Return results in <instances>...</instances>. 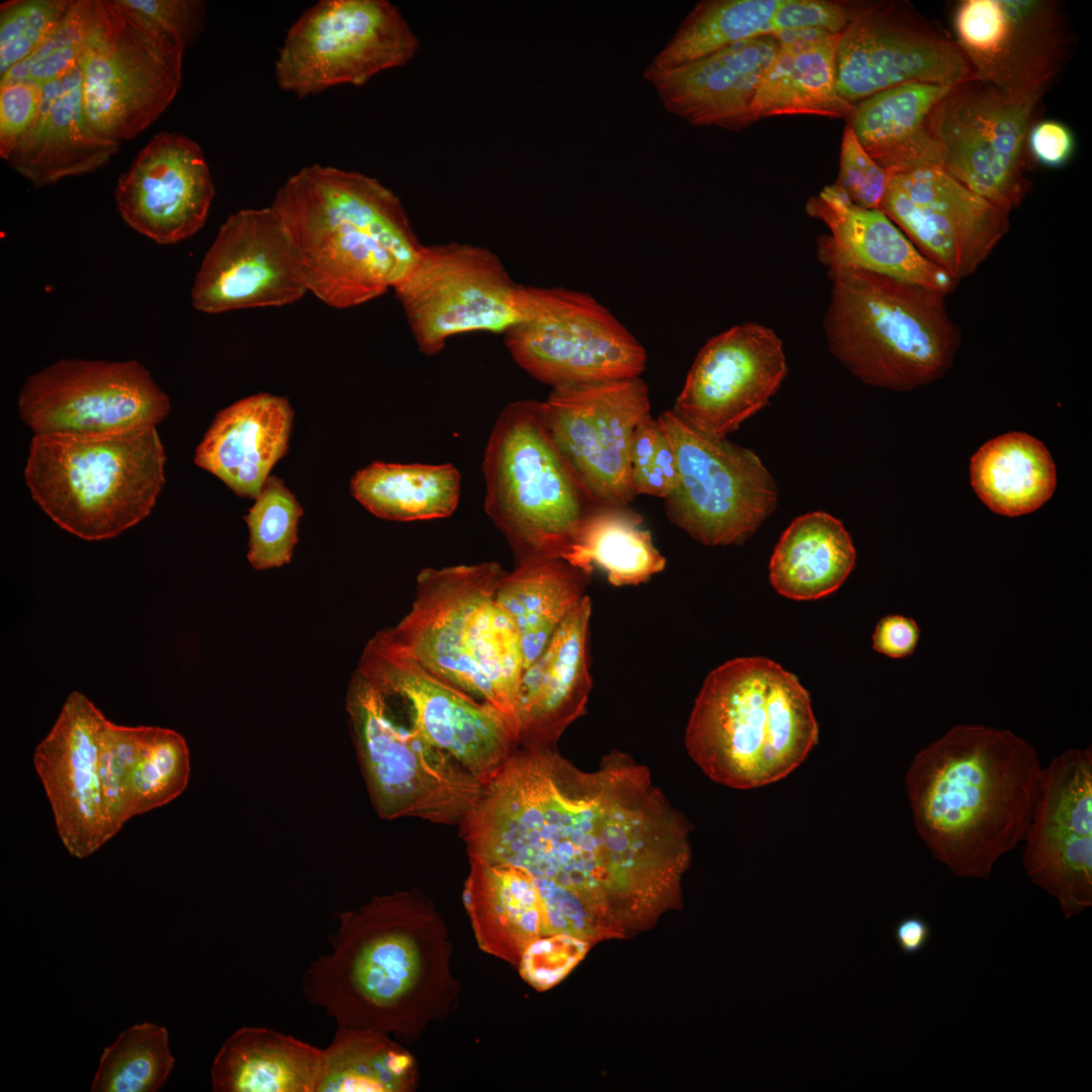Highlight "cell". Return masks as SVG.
<instances>
[{
	"instance_id": "obj_1",
	"label": "cell",
	"mask_w": 1092,
	"mask_h": 1092,
	"mask_svg": "<svg viewBox=\"0 0 1092 1092\" xmlns=\"http://www.w3.org/2000/svg\"><path fill=\"white\" fill-rule=\"evenodd\" d=\"M459 827L469 859L524 869L549 924L594 940L676 906L692 858L687 819L619 752L586 771L554 747H518Z\"/></svg>"
},
{
	"instance_id": "obj_2",
	"label": "cell",
	"mask_w": 1092,
	"mask_h": 1092,
	"mask_svg": "<svg viewBox=\"0 0 1092 1092\" xmlns=\"http://www.w3.org/2000/svg\"><path fill=\"white\" fill-rule=\"evenodd\" d=\"M338 920L331 951L302 980L307 1001L338 1027L413 1037L456 1008L448 930L419 890L375 896Z\"/></svg>"
},
{
	"instance_id": "obj_3",
	"label": "cell",
	"mask_w": 1092,
	"mask_h": 1092,
	"mask_svg": "<svg viewBox=\"0 0 1092 1092\" xmlns=\"http://www.w3.org/2000/svg\"><path fill=\"white\" fill-rule=\"evenodd\" d=\"M1042 766L1035 748L1005 729L957 725L911 761L905 789L915 828L958 878L989 879L1023 841Z\"/></svg>"
},
{
	"instance_id": "obj_4",
	"label": "cell",
	"mask_w": 1092,
	"mask_h": 1092,
	"mask_svg": "<svg viewBox=\"0 0 1092 1092\" xmlns=\"http://www.w3.org/2000/svg\"><path fill=\"white\" fill-rule=\"evenodd\" d=\"M271 207L307 292L335 308L393 289L423 247L399 198L361 173L306 166L280 187Z\"/></svg>"
},
{
	"instance_id": "obj_5",
	"label": "cell",
	"mask_w": 1092,
	"mask_h": 1092,
	"mask_svg": "<svg viewBox=\"0 0 1092 1092\" xmlns=\"http://www.w3.org/2000/svg\"><path fill=\"white\" fill-rule=\"evenodd\" d=\"M818 737L810 695L798 677L768 658L749 656L707 675L685 739L708 778L747 790L789 776Z\"/></svg>"
},
{
	"instance_id": "obj_6",
	"label": "cell",
	"mask_w": 1092,
	"mask_h": 1092,
	"mask_svg": "<svg viewBox=\"0 0 1092 1092\" xmlns=\"http://www.w3.org/2000/svg\"><path fill=\"white\" fill-rule=\"evenodd\" d=\"M505 573L492 561L424 568L411 610L386 630L425 669L494 708L518 745L525 666L517 629L495 600Z\"/></svg>"
},
{
	"instance_id": "obj_7",
	"label": "cell",
	"mask_w": 1092,
	"mask_h": 1092,
	"mask_svg": "<svg viewBox=\"0 0 1092 1092\" xmlns=\"http://www.w3.org/2000/svg\"><path fill=\"white\" fill-rule=\"evenodd\" d=\"M819 256L832 281L824 320L828 346L853 375L899 391L944 375L961 341L946 294Z\"/></svg>"
},
{
	"instance_id": "obj_8",
	"label": "cell",
	"mask_w": 1092,
	"mask_h": 1092,
	"mask_svg": "<svg viewBox=\"0 0 1092 1092\" xmlns=\"http://www.w3.org/2000/svg\"><path fill=\"white\" fill-rule=\"evenodd\" d=\"M156 427L95 436L34 435L24 477L32 498L61 528L87 541L112 538L144 520L164 485Z\"/></svg>"
},
{
	"instance_id": "obj_9",
	"label": "cell",
	"mask_w": 1092,
	"mask_h": 1092,
	"mask_svg": "<svg viewBox=\"0 0 1092 1092\" xmlns=\"http://www.w3.org/2000/svg\"><path fill=\"white\" fill-rule=\"evenodd\" d=\"M482 469L484 510L516 560L561 558L596 508L552 440L543 401L518 400L503 410Z\"/></svg>"
},
{
	"instance_id": "obj_10",
	"label": "cell",
	"mask_w": 1092,
	"mask_h": 1092,
	"mask_svg": "<svg viewBox=\"0 0 1092 1092\" xmlns=\"http://www.w3.org/2000/svg\"><path fill=\"white\" fill-rule=\"evenodd\" d=\"M346 709L377 814L386 820L413 817L459 825L477 803L484 783L430 744L358 670L348 688Z\"/></svg>"
},
{
	"instance_id": "obj_11",
	"label": "cell",
	"mask_w": 1092,
	"mask_h": 1092,
	"mask_svg": "<svg viewBox=\"0 0 1092 1092\" xmlns=\"http://www.w3.org/2000/svg\"><path fill=\"white\" fill-rule=\"evenodd\" d=\"M80 59L82 103L91 127L120 143L135 138L173 102L185 43L118 0H97Z\"/></svg>"
},
{
	"instance_id": "obj_12",
	"label": "cell",
	"mask_w": 1092,
	"mask_h": 1092,
	"mask_svg": "<svg viewBox=\"0 0 1092 1092\" xmlns=\"http://www.w3.org/2000/svg\"><path fill=\"white\" fill-rule=\"evenodd\" d=\"M515 362L553 388L640 377L646 352L592 296L523 286L522 320L505 333Z\"/></svg>"
},
{
	"instance_id": "obj_13",
	"label": "cell",
	"mask_w": 1092,
	"mask_h": 1092,
	"mask_svg": "<svg viewBox=\"0 0 1092 1092\" xmlns=\"http://www.w3.org/2000/svg\"><path fill=\"white\" fill-rule=\"evenodd\" d=\"M676 456L678 480L664 498L669 520L707 546L740 544L777 507L776 482L759 457L705 435L672 408L657 418Z\"/></svg>"
},
{
	"instance_id": "obj_14",
	"label": "cell",
	"mask_w": 1092,
	"mask_h": 1092,
	"mask_svg": "<svg viewBox=\"0 0 1092 1092\" xmlns=\"http://www.w3.org/2000/svg\"><path fill=\"white\" fill-rule=\"evenodd\" d=\"M418 48L410 24L386 0H322L287 31L276 79L299 98L342 84L359 86L405 65Z\"/></svg>"
},
{
	"instance_id": "obj_15",
	"label": "cell",
	"mask_w": 1092,
	"mask_h": 1092,
	"mask_svg": "<svg viewBox=\"0 0 1092 1092\" xmlns=\"http://www.w3.org/2000/svg\"><path fill=\"white\" fill-rule=\"evenodd\" d=\"M393 290L419 350L428 356L459 334H505L523 315L522 286L493 252L469 244L423 245Z\"/></svg>"
},
{
	"instance_id": "obj_16",
	"label": "cell",
	"mask_w": 1092,
	"mask_h": 1092,
	"mask_svg": "<svg viewBox=\"0 0 1092 1092\" xmlns=\"http://www.w3.org/2000/svg\"><path fill=\"white\" fill-rule=\"evenodd\" d=\"M430 744L484 784L518 748L491 706L434 675L406 654L387 630L367 643L356 668Z\"/></svg>"
},
{
	"instance_id": "obj_17",
	"label": "cell",
	"mask_w": 1092,
	"mask_h": 1092,
	"mask_svg": "<svg viewBox=\"0 0 1092 1092\" xmlns=\"http://www.w3.org/2000/svg\"><path fill=\"white\" fill-rule=\"evenodd\" d=\"M18 408L34 435L95 436L156 427L170 401L138 361L61 359L27 378Z\"/></svg>"
},
{
	"instance_id": "obj_18",
	"label": "cell",
	"mask_w": 1092,
	"mask_h": 1092,
	"mask_svg": "<svg viewBox=\"0 0 1092 1092\" xmlns=\"http://www.w3.org/2000/svg\"><path fill=\"white\" fill-rule=\"evenodd\" d=\"M544 402L552 440L589 502L627 507L632 484L631 446L636 428L650 413L640 378L564 385Z\"/></svg>"
},
{
	"instance_id": "obj_19",
	"label": "cell",
	"mask_w": 1092,
	"mask_h": 1092,
	"mask_svg": "<svg viewBox=\"0 0 1092 1092\" xmlns=\"http://www.w3.org/2000/svg\"><path fill=\"white\" fill-rule=\"evenodd\" d=\"M1039 100L1007 95L976 77L952 86L939 118L942 168L1009 213L1029 188L1026 140Z\"/></svg>"
},
{
	"instance_id": "obj_20",
	"label": "cell",
	"mask_w": 1092,
	"mask_h": 1092,
	"mask_svg": "<svg viewBox=\"0 0 1092 1092\" xmlns=\"http://www.w3.org/2000/svg\"><path fill=\"white\" fill-rule=\"evenodd\" d=\"M973 77L956 40L902 4H858L839 36L837 91L853 105L904 84L951 87Z\"/></svg>"
},
{
	"instance_id": "obj_21",
	"label": "cell",
	"mask_w": 1092,
	"mask_h": 1092,
	"mask_svg": "<svg viewBox=\"0 0 1092 1092\" xmlns=\"http://www.w3.org/2000/svg\"><path fill=\"white\" fill-rule=\"evenodd\" d=\"M953 29L974 77L1018 98H1041L1071 43L1062 5L1048 0H964Z\"/></svg>"
},
{
	"instance_id": "obj_22",
	"label": "cell",
	"mask_w": 1092,
	"mask_h": 1092,
	"mask_svg": "<svg viewBox=\"0 0 1092 1092\" xmlns=\"http://www.w3.org/2000/svg\"><path fill=\"white\" fill-rule=\"evenodd\" d=\"M1030 881L1058 900L1066 919L1092 905V749H1068L1041 768L1023 838Z\"/></svg>"
},
{
	"instance_id": "obj_23",
	"label": "cell",
	"mask_w": 1092,
	"mask_h": 1092,
	"mask_svg": "<svg viewBox=\"0 0 1092 1092\" xmlns=\"http://www.w3.org/2000/svg\"><path fill=\"white\" fill-rule=\"evenodd\" d=\"M881 210L957 282L974 273L1009 229V213L942 167L891 175Z\"/></svg>"
},
{
	"instance_id": "obj_24",
	"label": "cell",
	"mask_w": 1092,
	"mask_h": 1092,
	"mask_svg": "<svg viewBox=\"0 0 1092 1092\" xmlns=\"http://www.w3.org/2000/svg\"><path fill=\"white\" fill-rule=\"evenodd\" d=\"M107 721L87 697L73 692L34 753L60 837L79 858L121 828L105 785L101 742Z\"/></svg>"
},
{
	"instance_id": "obj_25",
	"label": "cell",
	"mask_w": 1092,
	"mask_h": 1092,
	"mask_svg": "<svg viewBox=\"0 0 1092 1092\" xmlns=\"http://www.w3.org/2000/svg\"><path fill=\"white\" fill-rule=\"evenodd\" d=\"M787 372L783 343L772 330L735 326L700 350L672 410L697 431L726 438L768 402Z\"/></svg>"
},
{
	"instance_id": "obj_26",
	"label": "cell",
	"mask_w": 1092,
	"mask_h": 1092,
	"mask_svg": "<svg viewBox=\"0 0 1092 1092\" xmlns=\"http://www.w3.org/2000/svg\"><path fill=\"white\" fill-rule=\"evenodd\" d=\"M307 290L271 206L241 209L220 225L191 288L202 312L282 306Z\"/></svg>"
},
{
	"instance_id": "obj_27",
	"label": "cell",
	"mask_w": 1092,
	"mask_h": 1092,
	"mask_svg": "<svg viewBox=\"0 0 1092 1092\" xmlns=\"http://www.w3.org/2000/svg\"><path fill=\"white\" fill-rule=\"evenodd\" d=\"M214 193L201 148L186 135L160 132L119 178L115 201L131 229L171 245L204 225Z\"/></svg>"
},
{
	"instance_id": "obj_28",
	"label": "cell",
	"mask_w": 1092,
	"mask_h": 1092,
	"mask_svg": "<svg viewBox=\"0 0 1092 1092\" xmlns=\"http://www.w3.org/2000/svg\"><path fill=\"white\" fill-rule=\"evenodd\" d=\"M766 34L667 69L646 67L644 78L663 106L693 125L739 128L752 123L758 86L778 51Z\"/></svg>"
},
{
	"instance_id": "obj_29",
	"label": "cell",
	"mask_w": 1092,
	"mask_h": 1092,
	"mask_svg": "<svg viewBox=\"0 0 1092 1092\" xmlns=\"http://www.w3.org/2000/svg\"><path fill=\"white\" fill-rule=\"evenodd\" d=\"M587 596L524 669L518 690V747H554L585 710L592 690Z\"/></svg>"
},
{
	"instance_id": "obj_30",
	"label": "cell",
	"mask_w": 1092,
	"mask_h": 1092,
	"mask_svg": "<svg viewBox=\"0 0 1092 1092\" xmlns=\"http://www.w3.org/2000/svg\"><path fill=\"white\" fill-rule=\"evenodd\" d=\"M806 210L830 231L819 241V254L946 295L956 288L958 282L924 257L881 209L854 205L835 183L810 198Z\"/></svg>"
},
{
	"instance_id": "obj_31",
	"label": "cell",
	"mask_w": 1092,
	"mask_h": 1092,
	"mask_svg": "<svg viewBox=\"0 0 1092 1092\" xmlns=\"http://www.w3.org/2000/svg\"><path fill=\"white\" fill-rule=\"evenodd\" d=\"M118 148L119 143L97 133L86 118L78 66L43 85L36 121L6 161L37 189L97 171Z\"/></svg>"
},
{
	"instance_id": "obj_32",
	"label": "cell",
	"mask_w": 1092,
	"mask_h": 1092,
	"mask_svg": "<svg viewBox=\"0 0 1092 1092\" xmlns=\"http://www.w3.org/2000/svg\"><path fill=\"white\" fill-rule=\"evenodd\" d=\"M292 420L285 397L258 393L238 400L215 416L194 462L238 495L256 497L288 450Z\"/></svg>"
},
{
	"instance_id": "obj_33",
	"label": "cell",
	"mask_w": 1092,
	"mask_h": 1092,
	"mask_svg": "<svg viewBox=\"0 0 1092 1092\" xmlns=\"http://www.w3.org/2000/svg\"><path fill=\"white\" fill-rule=\"evenodd\" d=\"M101 746L107 795L120 827L168 804L187 787L189 750L174 730L107 721Z\"/></svg>"
},
{
	"instance_id": "obj_34",
	"label": "cell",
	"mask_w": 1092,
	"mask_h": 1092,
	"mask_svg": "<svg viewBox=\"0 0 1092 1092\" xmlns=\"http://www.w3.org/2000/svg\"><path fill=\"white\" fill-rule=\"evenodd\" d=\"M951 87L909 83L881 91L854 104L848 124L868 155L890 176L942 167L939 118Z\"/></svg>"
},
{
	"instance_id": "obj_35",
	"label": "cell",
	"mask_w": 1092,
	"mask_h": 1092,
	"mask_svg": "<svg viewBox=\"0 0 1092 1092\" xmlns=\"http://www.w3.org/2000/svg\"><path fill=\"white\" fill-rule=\"evenodd\" d=\"M772 35L779 47L755 94L752 122L778 115L848 117L854 105L836 86L840 34L807 29Z\"/></svg>"
},
{
	"instance_id": "obj_36",
	"label": "cell",
	"mask_w": 1092,
	"mask_h": 1092,
	"mask_svg": "<svg viewBox=\"0 0 1092 1092\" xmlns=\"http://www.w3.org/2000/svg\"><path fill=\"white\" fill-rule=\"evenodd\" d=\"M462 900L478 946L518 965L528 944L547 935L546 912L532 876L511 863L469 859Z\"/></svg>"
},
{
	"instance_id": "obj_37",
	"label": "cell",
	"mask_w": 1092,
	"mask_h": 1092,
	"mask_svg": "<svg viewBox=\"0 0 1092 1092\" xmlns=\"http://www.w3.org/2000/svg\"><path fill=\"white\" fill-rule=\"evenodd\" d=\"M324 1050L267 1027L229 1036L211 1070L215 1092H315Z\"/></svg>"
},
{
	"instance_id": "obj_38",
	"label": "cell",
	"mask_w": 1092,
	"mask_h": 1092,
	"mask_svg": "<svg viewBox=\"0 0 1092 1092\" xmlns=\"http://www.w3.org/2000/svg\"><path fill=\"white\" fill-rule=\"evenodd\" d=\"M516 561L503 575L495 600L517 629L526 668L587 597L590 575L561 558Z\"/></svg>"
},
{
	"instance_id": "obj_39",
	"label": "cell",
	"mask_w": 1092,
	"mask_h": 1092,
	"mask_svg": "<svg viewBox=\"0 0 1092 1092\" xmlns=\"http://www.w3.org/2000/svg\"><path fill=\"white\" fill-rule=\"evenodd\" d=\"M856 552L843 524L824 512L796 518L769 561V580L782 596L817 600L835 592L852 571Z\"/></svg>"
},
{
	"instance_id": "obj_40",
	"label": "cell",
	"mask_w": 1092,
	"mask_h": 1092,
	"mask_svg": "<svg viewBox=\"0 0 1092 1092\" xmlns=\"http://www.w3.org/2000/svg\"><path fill=\"white\" fill-rule=\"evenodd\" d=\"M971 485L992 512L1006 517L1030 514L1057 487V469L1044 444L1023 432H1010L983 444L971 457Z\"/></svg>"
},
{
	"instance_id": "obj_41",
	"label": "cell",
	"mask_w": 1092,
	"mask_h": 1092,
	"mask_svg": "<svg viewBox=\"0 0 1092 1092\" xmlns=\"http://www.w3.org/2000/svg\"><path fill=\"white\" fill-rule=\"evenodd\" d=\"M627 507H596L581 522L561 559L592 575L601 569L615 586L637 585L661 572L664 556Z\"/></svg>"
},
{
	"instance_id": "obj_42",
	"label": "cell",
	"mask_w": 1092,
	"mask_h": 1092,
	"mask_svg": "<svg viewBox=\"0 0 1092 1092\" xmlns=\"http://www.w3.org/2000/svg\"><path fill=\"white\" fill-rule=\"evenodd\" d=\"M461 476L453 464L373 462L351 479L352 495L371 514L391 521L446 518L456 510Z\"/></svg>"
},
{
	"instance_id": "obj_43",
	"label": "cell",
	"mask_w": 1092,
	"mask_h": 1092,
	"mask_svg": "<svg viewBox=\"0 0 1092 1092\" xmlns=\"http://www.w3.org/2000/svg\"><path fill=\"white\" fill-rule=\"evenodd\" d=\"M419 1080L416 1059L388 1033L337 1026L315 1092H412Z\"/></svg>"
},
{
	"instance_id": "obj_44",
	"label": "cell",
	"mask_w": 1092,
	"mask_h": 1092,
	"mask_svg": "<svg viewBox=\"0 0 1092 1092\" xmlns=\"http://www.w3.org/2000/svg\"><path fill=\"white\" fill-rule=\"evenodd\" d=\"M781 1H703L647 66L654 69L680 66L731 44L770 34V21Z\"/></svg>"
},
{
	"instance_id": "obj_45",
	"label": "cell",
	"mask_w": 1092,
	"mask_h": 1092,
	"mask_svg": "<svg viewBox=\"0 0 1092 1092\" xmlns=\"http://www.w3.org/2000/svg\"><path fill=\"white\" fill-rule=\"evenodd\" d=\"M174 1064L167 1029L151 1022L135 1024L105 1048L91 1091H159L172 1073Z\"/></svg>"
},
{
	"instance_id": "obj_46",
	"label": "cell",
	"mask_w": 1092,
	"mask_h": 1092,
	"mask_svg": "<svg viewBox=\"0 0 1092 1092\" xmlns=\"http://www.w3.org/2000/svg\"><path fill=\"white\" fill-rule=\"evenodd\" d=\"M302 514L283 480L269 476L245 517L250 533L247 556L255 569L279 567L290 561Z\"/></svg>"
},
{
	"instance_id": "obj_47",
	"label": "cell",
	"mask_w": 1092,
	"mask_h": 1092,
	"mask_svg": "<svg viewBox=\"0 0 1092 1092\" xmlns=\"http://www.w3.org/2000/svg\"><path fill=\"white\" fill-rule=\"evenodd\" d=\"M97 0H75L46 40L1 76V83L26 80L40 85L79 66L97 14Z\"/></svg>"
},
{
	"instance_id": "obj_48",
	"label": "cell",
	"mask_w": 1092,
	"mask_h": 1092,
	"mask_svg": "<svg viewBox=\"0 0 1092 1092\" xmlns=\"http://www.w3.org/2000/svg\"><path fill=\"white\" fill-rule=\"evenodd\" d=\"M71 4L72 0H16L1 5V76L41 46Z\"/></svg>"
},
{
	"instance_id": "obj_49",
	"label": "cell",
	"mask_w": 1092,
	"mask_h": 1092,
	"mask_svg": "<svg viewBox=\"0 0 1092 1092\" xmlns=\"http://www.w3.org/2000/svg\"><path fill=\"white\" fill-rule=\"evenodd\" d=\"M590 941L577 935H543L527 945L517 965L521 977L538 991L562 981L585 957Z\"/></svg>"
},
{
	"instance_id": "obj_50",
	"label": "cell",
	"mask_w": 1092,
	"mask_h": 1092,
	"mask_svg": "<svg viewBox=\"0 0 1092 1092\" xmlns=\"http://www.w3.org/2000/svg\"><path fill=\"white\" fill-rule=\"evenodd\" d=\"M890 175L864 151L852 128H844L840 170L835 182L856 206L881 209Z\"/></svg>"
},
{
	"instance_id": "obj_51",
	"label": "cell",
	"mask_w": 1092,
	"mask_h": 1092,
	"mask_svg": "<svg viewBox=\"0 0 1092 1092\" xmlns=\"http://www.w3.org/2000/svg\"><path fill=\"white\" fill-rule=\"evenodd\" d=\"M857 6L823 0H782L770 21V34L807 29L840 34Z\"/></svg>"
},
{
	"instance_id": "obj_52",
	"label": "cell",
	"mask_w": 1092,
	"mask_h": 1092,
	"mask_svg": "<svg viewBox=\"0 0 1092 1092\" xmlns=\"http://www.w3.org/2000/svg\"><path fill=\"white\" fill-rule=\"evenodd\" d=\"M43 86L21 80L0 86V156L6 160L38 116Z\"/></svg>"
},
{
	"instance_id": "obj_53",
	"label": "cell",
	"mask_w": 1092,
	"mask_h": 1092,
	"mask_svg": "<svg viewBox=\"0 0 1092 1092\" xmlns=\"http://www.w3.org/2000/svg\"><path fill=\"white\" fill-rule=\"evenodd\" d=\"M153 23L178 34L185 46L193 44L204 29L206 9L197 0H118Z\"/></svg>"
},
{
	"instance_id": "obj_54",
	"label": "cell",
	"mask_w": 1092,
	"mask_h": 1092,
	"mask_svg": "<svg viewBox=\"0 0 1092 1092\" xmlns=\"http://www.w3.org/2000/svg\"><path fill=\"white\" fill-rule=\"evenodd\" d=\"M1031 158L1044 167L1058 168L1067 164L1075 151V139L1064 123L1045 119L1031 125L1026 140Z\"/></svg>"
},
{
	"instance_id": "obj_55",
	"label": "cell",
	"mask_w": 1092,
	"mask_h": 1092,
	"mask_svg": "<svg viewBox=\"0 0 1092 1092\" xmlns=\"http://www.w3.org/2000/svg\"><path fill=\"white\" fill-rule=\"evenodd\" d=\"M920 628L912 618L887 615L876 625L873 634L874 649L891 658H905L916 649Z\"/></svg>"
},
{
	"instance_id": "obj_56",
	"label": "cell",
	"mask_w": 1092,
	"mask_h": 1092,
	"mask_svg": "<svg viewBox=\"0 0 1092 1092\" xmlns=\"http://www.w3.org/2000/svg\"><path fill=\"white\" fill-rule=\"evenodd\" d=\"M677 480L676 456L662 429L653 462L642 481L635 487V493L666 498L676 487Z\"/></svg>"
},
{
	"instance_id": "obj_57",
	"label": "cell",
	"mask_w": 1092,
	"mask_h": 1092,
	"mask_svg": "<svg viewBox=\"0 0 1092 1092\" xmlns=\"http://www.w3.org/2000/svg\"><path fill=\"white\" fill-rule=\"evenodd\" d=\"M895 942L904 954L915 956L922 951L932 937L929 922L919 915H908L894 926Z\"/></svg>"
}]
</instances>
